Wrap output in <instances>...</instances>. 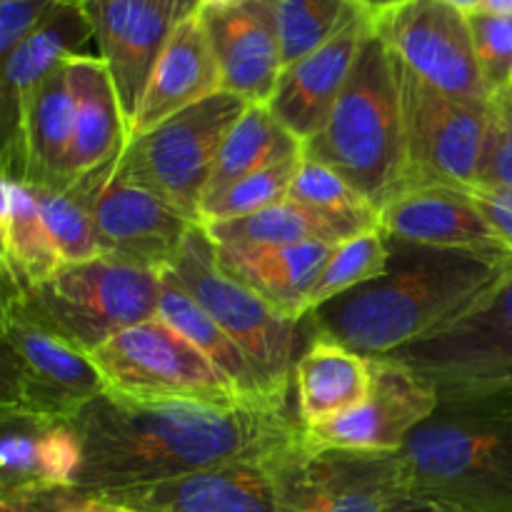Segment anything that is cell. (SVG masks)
Returning <instances> with one entry per match:
<instances>
[{"label":"cell","mask_w":512,"mask_h":512,"mask_svg":"<svg viewBox=\"0 0 512 512\" xmlns=\"http://www.w3.org/2000/svg\"><path fill=\"white\" fill-rule=\"evenodd\" d=\"M83 440L78 493L160 483L195 470L265 463L303 440L288 408L145 403L103 393L73 420Z\"/></svg>","instance_id":"1"},{"label":"cell","mask_w":512,"mask_h":512,"mask_svg":"<svg viewBox=\"0 0 512 512\" xmlns=\"http://www.w3.org/2000/svg\"><path fill=\"white\" fill-rule=\"evenodd\" d=\"M380 278L308 315L313 335L365 358H385L473 313L512 268L505 248H430L388 238Z\"/></svg>","instance_id":"2"},{"label":"cell","mask_w":512,"mask_h":512,"mask_svg":"<svg viewBox=\"0 0 512 512\" xmlns=\"http://www.w3.org/2000/svg\"><path fill=\"white\" fill-rule=\"evenodd\" d=\"M398 463L403 498L455 512H512V388L438 395Z\"/></svg>","instance_id":"3"},{"label":"cell","mask_w":512,"mask_h":512,"mask_svg":"<svg viewBox=\"0 0 512 512\" xmlns=\"http://www.w3.org/2000/svg\"><path fill=\"white\" fill-rule=\"evenodd\" d=\"M303 158L328 165L375 210L403 190V115L393 55L378 30L360 48L323 130Z\"/></svg>","instance_id":"4"},{"label":"cell","mask_w":512,"mask_h":512,"mask_svg":"<svg viewBox=\"0 0 512 512\" xmlns=\"http://www.w3.org/2000/svg\"><path fill=\"white\" fill-rule=\"evenodd\" d=\"M160 293L163 275L158 270L100 255L65 265L35 288L3 290V303L90 355L113 335L158 318Z\"/></svg>","instance_id":"5"},{"label":"cell","mask_w":512,"mask_h":512,"mask_svg":"<svg viewBox=\"0 0 512 512\" xmlns=\"http://www.w3.org/2000/svg\"><path fill=\"white\" fill-rule=\"evenodd\" d=\"M163 275L180 285L238 343L265 393L275 403L288 405L300 323L280 315L268 300L220 268L215 245L203 225H193Z\"/></svg>","instance_id":"6"},{"label":"cell","mask_w":512,"mask_h":512,"mask_svg":"<svg viewBox=\"0 0 512 512\" xmlns=\"http://www.w3.org/2000/svg\"><path fill=\"white\" fill-rule=\"evenodd\" d=\"M105 390L145 403L243 408L245 398L183 333L153 318L113 335L90 353ZM255 408V405H248Z\"/></svg>","instance_id":"7"},{"label":"cell","mask_w":512,"mask_h":512,"mask_svg":"<svg viewBox=\"0 0 512 512\" xmlns=\"http://www.w3.org/2000/svg\"><path fill=\"white\" fill-rule=\"evenodd\" d=\"M393 65L403 115V190H473L495 103L453 98L415 78L395 58Z\"/></svg>","instance_id":"8"},{"label":"cell","mask_w":512,"mask_h":512,"mask_svg":"<svg viewBox=\"0 0 512 512\" xmlns=\"http://www.w3.org/2000/svg\"><path fill=\"white\" fill-rule=\"evenodd\" d=\"M248 105L238 95L220 90L148 133L130 138L115 168L200 223V203L220 145Z\"/></svg>","instance_id":"9"},{"label":"cell","mask_w":512,"mask_h":512,"mask_svg":"<svg viewBox=\"0 0 512 512\" xmlns=\"http://www.w3.org/2000/svg\"><path fill=\"white\" fill-rule=\"evenodd\" d=\"M0 413L73 423L108 393L93 358L33 323L15 305L0 315Z\"/></svg>","instance_id":"10"},{"label":"cell","mask_w":512,"mask_h":512,"mask_svg":"<svg viewBox=\"0 0 512 512\" xmlns=\"http://www.w3.org/2000/svg\"><path fill=\"white\" fill-rule=\"evenodd\" d=\"M385 358L413 370L438 395L512 388V268L473 313Z\"/></svg>","instance_id":"11"},{"label":"cell","mask_w":512,"mask_h":512,"mask_svg":"<svg viewBox=\"0 0 512 512\" xmlns=\"http://www.w3.org/2000/svg\"><path fill=\"white\" fill-rule=\"evenodd\" d=\"M115 163L95 170L68 190L88 210L100 253L163 273L193 225L200 223H193L150 188L120 175Z\"/></svg>","instance_id":"12"},{"label":"cell","mask_w":512,"mask_h":512,"mask_svg":"<svg viewBox=\"0 0 512 512\" xmlns=\"http://www.w3.org/2000/svg\"><path fill=\"white\" fill-rule=\"evenodd\" d=\"M280 512H388L403 498L398 453L315 450L305 440L270 460Z\"/></svg>","instance_id":"13"},{"label":"cell","mask_w":512,"mask_h":512,"mask_svg":"<svg viewBox=\"0 0 512 512\" xmlns=\"http://www.w3.org/2000/svg\"><path fill=\"white\" fill-rule=\"evenodd\" d=\"M390 55L430 88L460 100L495 103L475 55L468 15L443 0H405L375 15Z\"/></svg>","instance_id":"14"},{"label":"cell","mask_w":512,"mask_h":512,"mask_svg":"<svg viewBox=\"0 0 512 512\" xmlns=\"http://www.w3.org/2000/svg\"><path fill=\"white\" fill-rule=\"evenodd\" d=\"M80 5L108 65L130 140L155 63L175 25L193 10L173 0H80Z\"/></svg>","instance_id":"15"},{"label":"cell","mask_w":512,"mask_h":512,"mask_svg":"<svg viewBox=\"0 0 512 512\" xmlns=\"http://www.w3.org/2000/svg\"><path fill=\"white\" fill-rule=\"evenodd\" d=\"M370 375L373 385L365 403L330 423L303 428L308 448L398 453L438 408V393L395 360L370 358Z\"/></svg>","instance_id":"16"},{"label":"cell","mask_w":512,"mask_h":512,"mask_svg":"<svg viewBox=\"0 0 512 512\" xmlns=\"http://www.w3.org/2000/svg\"><path fill=\"white\" fill-rule=\"evenodd\" d=\"M218 60L220 83L250 105H268L283 73L273 0H235L198 10Z\"/></svg>","instance_id":"17"},{"label":"cell","mask_w":512,"mask_h":512,"mask_svg":"<svg viewBox=\"0 0 512 512\" xmlns=\"http://www.w3.org/2000/svg\"><path fill=\"white\" fill-rule=\"evenodd\" d=\"M135 512H280L270 460L195 470L160 483L88 495Z\"/></svg>","instance_id":"18"},{"label":"cell","mask_w":512,"mask_h":512,"mask_svg":"<svg viewBox=\"0 0 512 512\" xmlns=\"http://www.w3.org/2000/svg\"><path fill=\"white\" fill-rule=\"evenodd\" d=\"M73 125L75 105L65 63L20 105L13 140L3 145V175L35 188L65 190Z\"/></svg>","instance_id":"19"},{"label":"cell","mask_w":512,"mask_h":512,"mask_svg":"<svg viewBox=\"0 0 512 512\" xmlns=\"http://www.w3.org/2000/svg\"><path fill=\"white\" fill-rule=\"evenodd\" d=\"M375 28V15L355 20L330 43L283 68L268 108L290 135L308 143L323 130L340 90L348 83L360 48Z\"/></svg>","instance_id":"20"},{"label":"cell","mask_w":512,"mask_h":512,"mask_svg":"<svg viewBox=\"0 0 512 512\" xmlns=\"http://www.w3.org/2000/svg\"><path fill=\"white\" fill-rule=\"evenodd\" d=\"M0 493L78 490L83 440L73 423L0 413Z\"/></svg>","instance_id":"21"},{"label":"cell","mask_w":512,"mask_h":512,"mask_svg":"<svg viewBox=\"0 0 512 512\" xmlns=\"http://www.w3.org/2000/svg\"><path fill=\"white\" fill-rule=\"evenodd\" d=\"M220 90L223 83H220L218 60L210 48L203 18L195 10L170 33L140 100L130 138L148 133L155 125L203 103Z\"/></svg>","instance_id":"22"},{"label":"cell","mask_w":512,"mask_h":512,"mask_svg":"<svg viewBox=\"0 0 512 512\" xmlns=\"http://www.w3.org/2000/svg\"><path fill=\"white\" fill-rule=\"evenodd\" d=\"M93 40V28L80 0H63L33 33L25 35L3 58L0 73V123H3V145L13 140L18 128L20 105L30 93L63 68Z\"/></svg>","instance_id":"23"},{"label":"cell","mask_w":512,"mask_h":512,"mask_svg":"<svg viewBox=\"0 0 512 512\" xmlns=\"http://www.w3.org/2000/svg\"><path fill=\"white\" fill-rule=\"evenodd\" d=\"M378 228L385 238L430 248H503L473 198L445 185L395 195L380 210Z\"/></svg>","instance_id":"24"},{"label":"cell","mask_w":512,"mask_h":512,"mask_svg":"<svg viewBox=\"0 0 512 512\" xmlns=\"http://www.w3.org/2000/svg\"><path fill=\"white\" fill-rule=\"evenodd\" d=\"M68 80L73 90L75 125L65 165V190L95 170L115 163L128 145V128L103 58L88 53L75 55L68 60Z\"/></svg>","instance_id":"25"},{"label":"cell","mask_w":512,"mask_h":512,"mask_svg":"<svg viewBox=\"0 0 512 512\" xmlns=\"http://www.w3.org/2000/svg\"><path fill=\"white\" fill-rule=\"evenodd\" d=\"M335 245L300 243L283 248H218L220 268L268 300L280 315L300 323L310 315V293Z\"/></svg>","instance_id":"26"},{"label":"cell","mask_w":512,"mask_h":512,"mask_svg":"<svg viewBox=\"0 0 512 512\" xmlns=\"http://www.w3.org/2000/svg\"><path fill=\"white\" fill-rule=\"evenodd\" d=\"M373 385L370 358L335 340L313 335L295 360V415L303 428H315L365 403Z\"/></svg>","instance_id":"27"},{"label":"cell","mask_w":512,"mask_h":512,"mask_svg":"<svg viewBox=\"0 0 512 512\" xmlns=\"http://www.w3.org/2000/svg\"><path fill=\"white\" fill-rule=\"evenodd\" d=\"M203 228L218 248H283V245L300 243L340 245L365 230L378 228V218H348V215L323 213L283 200L260 213L208 223Z\"/></svg>","instance_id":"28"},{"label":"cell","mask_w":512,"mask_h":512,"mask_svg":"<svg viewBox=\"0 0 512 512\" xmlns=\"http://www.w3.org/2000/svg\"><path fill=\"white\" fill-rule=\"evenodd\" d=\"M3 208H0V265L3 290L20 293L53 278L65 268L50 230L40 215L30 185L3 175Z\"/></svg>","instance_id":"29"},{"label":"cell","mask_w":512,"mask_h":512,"mask_svg":"<svg viewBox=\"0 0 512 512\" xmlns=\"http://www.w3.org/2000/svg\"><path fill=\"white\" fill-rule=\"evenodd\" d=\"M163 275V273H160ZM158 318L165 320L168 325H173L178 333H183L200 353H205V358L215 365L218 370H223L228 375L230 383L240 390V395L245 398V403L255 405V408H280L285 410L288 405H280L265 393L263 383L255 375L253 365L245 358L243 350L238 348L233 338L185 293L180 285H175L173 280L163 275V293H160V308Z\"/></svg>","instance_id":"30"},{"label":"cell","mask_w":512,"mask_h":512,"mask_svg":"<svg viewBox=\"0 0 512 512\" xmlns=\"http://www.w3.org/2000/svg\"><path fill=\"white\" fill-rule=\"evenodd\" d=\"M298 155H303V143L280 125L268 105H248V110L235 120L220 145L213 175L203 193V203L223 193L238 180L270 168V165L283 163V160L298 158Z\"/></svg>","instance_id":"31"},{"label":"cell","mask_w":512,"mask_h":512,"mask_svg":"<svg viewBox=\"0 0 512 512\" xmlns=\"http://www.w3.org/2000/svg\"><path fill=\"white\" fill-rule=\"evenodd\" d=\"M283 68L315 53L370 13L355 0H273Z\"/></svg>","instance_id":"32"},{"label":"cell","mask_w":512,"mask_h":512,"mask_svg":"<svg viewBox=\"0 0 512 512\" xmlns=\"http://www.w3.org/2000/svg\"><path fill=\"white\" fill-rule=\"evenodd\" d=\"M388 238L380 228H370L345 243L335 245L323 275L310 293V313L320 305L380 278L388 270Z\"/></svg>","instance_id":"33"},{"label":"cell","mask_w":512,"mask_h":512,"mask_svg":"<svg viewBox=\"0 0 512 512\" xmlns=\"http://www.w3.org/2000/svg\"><path fill=\"white\" fill-rule=\"evenodd\" d=\"M300 160H303V155L258 170V173L248 175V178L225 188L215 198L205 200L200 205V225L245 218V215L260 213V210L270 208V205L288 200L290 185H293L295 173H298Z\"/></svg>","instance_id":"34"},{"label":"cell","mask_w":512,"mask_h":512,"mask_svg":"<svg viewBox=\"0 0 512 512\" xmlns=\"http://www.w3.org/2000/svg\"><path fill=\"white\" fill-rule=\"evenodd\" d=\"M30 190L65 265L85 263L103 255L88 210L70 190L35 188V185H30Z\"/></svg>","instance_id":"35"},{"label":"cell","mask_w":512,"mask_h":512,"mask_svg":"<svg viewBox=\"0 0 512 512\" xmlns=\"http://www.w3.org/2000/svg\"><path fill=\"white\" fill-rule=\"evenodd\" d=\"M290 203L348 218H380L378 210L328 165L303 158L288 193Z\"/></svg>","instance_id":"36"},{"label":"cell","mask_w":512,"mask_h":512,"mask_svg":"<svg viewBox=\"0 0 512 512\" xmlns=\"http://www.w3.org/2000/svg\"><path fill=\"white\" fill-rule=\"evenodd\" d=\"M475 55L480 73L495 95L512 90V15L480 13L470 15Z\"/></svg>","instance_id":"37"},{"label":"cell","mask_w":512,"mask_h":512,"mask_svg":"<svg viewBox=\"0 0 512 512\" xmlns=\"http://www.w3.org/2000/svg\"><path fill=\"white\" fill-rule=\"evenodd\" d=\"M478 185L512 188V118L495 100V115L485 138L478 168Z\"/></svg>","instance_id":"38"},{"label":"cell","mask_w":512,"mask_h":512,"mask_svg":"<svg viewBox=\"0 0 512 512\" xmlns=\"http://www.w3.org/2000/svg\"><path fill=\"white\" fill-rule=\"evenodd\" d=\"M63 0H0V58L33 33Z\"/></svg>","instance_id":"39"},{"label":"cell","mask_w":512,"mask_h":512,"mask_svg":"<svg viewBox=\"0 0 512 512\" xmlns=\"http://www.w3.org/2000/svg\"><path fill=\"white\" fill-rule=\"evenodd\" d=\"M468 195L478 205L480 215L490 225L495 240L512 253V188L475 185L473 190H468Z\"/></svg>","instance_id":"40"},{"label":"cell","mask_w":512,"mask_h":512,"mask_svg":"<svg viewBox=\"0 0 512 512\" xmlns=\"http://www.w3.org/2000/svg\"><path fill=\"white\" fill-rule=\"evenodd\" d=\"M83 500L78 490H28L0 493V512H75Z\"/></svg>","instance_id":"41"},{"label":"cell","mask_w":512,"mask_h":512,"mask_svg":"<svg viewBox=\"0 0 512 512\" xmlns=\"http://www.w3.org/2000/svg\"><path fill=\"white\" fill-rule=\"evenodd\" d=\"M388 512H455V510L443 508V505H435V503H425V500L398 498L393 505H390Z\"/></svg>","instance_id":"42"},{"label":"cell","mask_w":512,"mask_h":512,"mask_svg":"<svg viewBox=\"0 0 512 512\" xmlns=\"http://www.w3.org/2000/svg\"><path fill=\"white\" fill-rule=\"evenodd\" d=\"M75 512H135V510L120 508V505L105 503V500L88 498V495H83V500H80V505L75 508Z\"/></svg>","instance_id":"43"},{"label":"cell","mask_w":512,"mask_h":512,"mask_svg":"<svg viewBox=\"0 0 512 512\" xmlns=\"http://www.w3.org/2000/svg\"><path fill=\"white\" fill-rule=\"evenodd\" d=\"M443 3L450 5V8H455L458 13L468 15V18L483 10V0H443Z\"/></svg>","instance_id":"44"},{"label":"cell","mask_w":512,"mask_h":512,"mask_svg":"<svg viewBox=\"0 0 512 512\" xmlns=\"http://www.w3.org/2000/svg\"><path fill=\"white\" fill-rule=\"evenodd\" d=\"M485 13L512 15V0H483Z\"/></svg>","instance_id":"45"},{"label":"cell","mask_w":512,"mask_h":512,"mask_svg":"<svg viewBox=\"0 0 512 512\" xmlns=\"http://www.w3.org/2000/svg\"><path fill=\"white\" fill-rule=\"evenodd\" d=\"M355 3H360L363 5V8H368L370 13H383V10H388V8H393L395 5V0H355Z\"/></svg>","instance_id":"46"},{"label":"cell","mask_w":512,"mask_h":512,"mask_svg":"<svg viewBox=\"0 0 512 512\" xmlns=\"http://www.w3.org/2000/svg\"><path fill=\"white\" fill-rule=\"evenodd\" d=\"M498 105L512 118V90H510V93H505V95H498Z\"/></svg>","instance_id":"47"},{"label":"cell","mask_w":512,"mask_h":512,"mask_svg":"<svg viewBox=\"0 0 512 512\" xmlns=\"http://www.w3.org/2000/svg\"><path fill=\"white\" fill-rule=\"evenodd\" d=\"M173 3H178V5H183V8H188V10H200V5H203V0H173Z\"/></svg>","instance_id":"48"},{"label":"cell","mask_w":512,"mask_h":512,"mask_svg":"<svg viewBox=\"0 0 512 512\" xmlns=\"http://www.w3.org/2000/svg\"><path fill=\"white\" fill-rule=\"evenodd\" d=\"M398 3H405V0H395V5H398Z\"/></svg>","instance_id":"49"}]
</instances>
